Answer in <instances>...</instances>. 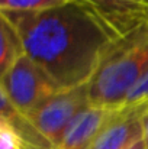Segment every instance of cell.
Listing matches in <instances>:
<instances>
[{
  "label": "cell",
  "instance_id": "6da1fadb",
  "mask_svg": "<svg viewBox=\"0 0 148 149\" xmlns=\"http://www.w3.org/2000/svg\"><path fill=\"white\" fill-rule=\"evenodd\" d=\"M18 31L25 54L60 90L90 83L118 41L76 1L42 12H0Z\"/></svg>",
  "mask_w": 148,
  "mask_h": 149
},
{
  "label": "cell",
  "instance_id": "7a4b0ae2",
  "mask_svg": "<svg viewBox=\"0 0 148 149\" xmlns=\"http://www.w3.org/2000/svg\"><path fill=\"white\" fill-rule=\"evenodd\" d=\"M148 74V39L121 45L102 62L89 83L90 106L121 109L131 90Z\"/></svg>",
  "mask_w": 148,
  "mask_h": 149
},
{
  "label": "cell",
  "instance_id": "3957f363",
  "mask_svg": "<svg viewBox=\"0 0 148 149\" xmlns=\"http://www.w3.org/2000/svg\"><path fill=\"white\" fill-rule=\"evenodd\" d=\"M58 91L61 90L48 74L26 54L0 75V94L26 117H31Z\"/></svg>",
  "mask_w": 148,
  "mask_h": 149
},
{
  "label": "cell",
  "instance_id": "277c9868",
  "mask_svg": "<svg viewBox=\"0 0 148 149\" xmlns=\"http://www.w3.org/2000/svg\"><path fill=\"white\" fill-rule=\"evenodd\" d=\"M90 106L89 84L61 90L47 100L29 119L55 149L73 120Z\"/></svg>",
  "mask_w": 148,
  "mask_h": 149
},
{
  "label": "cell",
  "instance_id": "5b68a950",
  "mask_svg": "<svg viewBox=\"0 0 148 149\" xmlns=\"http://www.w3.org/2000/svg\"><path fill=\"white\" fill-rule=\"evenodd\" d=\"M84 7L119 42L132 36L148 20L147 0H71Z\"/></svg>",
  "mask_w": 148,
  "mask_h": 149
},
{
  "label": "cell",
  "instance_id": "8992f818",
  "mask_svg": "<svg viewBox=\"0 0 148 149\" xmlns=\"http://www.w3.org/2000/svg\"><path fill=\"white\" fill-rule=\"evenodd\" d=\"M142 107L118 109L92 141L89 149H126L142 139Z\"/></svg>",
  "mask_w": 148,
  "mask_h": 149
},
{
  "label": "cell",
  "instance_id": "52a82bcc",
  "mask_svg": "<svg viewBox=\"0 0 148 149\" xmlns=\"http://www.w3.org/2000/svg\"><path fill=\"white\" fill-rule=\"evenodd\" d=\"M22 55H25V49L18 31L3 15H0V75Z\"/></svg>",
  "mask_w": 148,
  "mask_h": 149
},
{
  "label": "cell",
  "instance_id": "ba28073f",
  "mask_svg": "<svg viewBox=\"0 0 148 149\" xmlns=\"http://www.w3.org/2000/svg\"><path fill=\"white\" fill-rule=\"evenodd\" d=\"M71 0H0V12H42L64 6Z\"/></svg>",
  "mask_w": 148,
  "mask_h": 149
},
{
  "label": "cell",
  "instance_id": "9c48e42d",
  "mask_svg": "<svg viewBox=\"0 0 148 149\" xmlns=\"http://www.w3.org/2000/svg\"><path fill=\"white\" fill-rule=\"evenodd\" d=\"M122 107H142L148 109V74L131 90Z\"/></svg>",
  "mask_w": 148,
  "mask_h": 149
},
{
  "label": "cell",
  "instance_id": "30bf717a",
  "mask_svg": "<svg viewBox=\"0 0 148 149\" xmlns=\"http://www.w3.org/2000/svg\"><path fill=\"white\" fill-rule=\"evenodd\" d=\"M145 39H148V20L140 31H137L132 36L126 38L125 41H122L119 44L121 45H126V44H134V42H140V41H145Z\"/></svg>",
  "mask_w": 148,
  "mask_h": 149
},
{
  "label": "cell",
  "instance_id": "8fae6325",
  "mask_svg": "<svg viewBox=\"0 0 148 149\" xmlns=\"http://www.w3.org/2000/svg\"><path fill=\"white\" fill-rule=\"evenodd\" d=\"M142 129H144L142 141H144L145 149H148V109L142 113Z\"/></svg>",
  "mask_w": 148,
  "mask_h": 149
},
{
  "label": "cell",
  "instance_id": "7c38bea8",
  "mask_svg": "<svg viewBox=\"0 0 148 149\" xmlns=\"http://www.w3.org/2000/svg\"><path fill=\"white\" fill-rule=\"evenodd\" d=\"M147 1H148V0H147Z\"/></svg>",
  "mask_w": 148,
  "mask_h": 149
}]
</instances>
